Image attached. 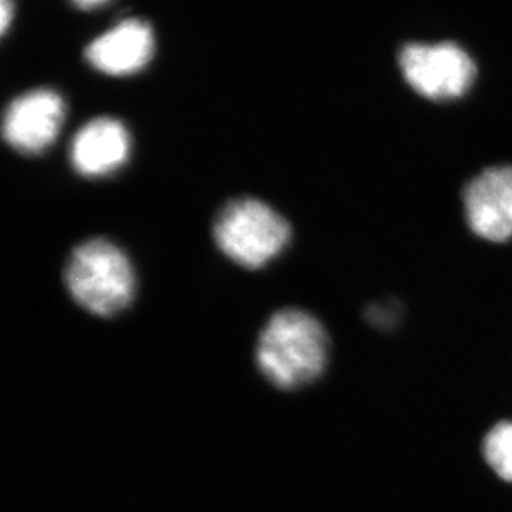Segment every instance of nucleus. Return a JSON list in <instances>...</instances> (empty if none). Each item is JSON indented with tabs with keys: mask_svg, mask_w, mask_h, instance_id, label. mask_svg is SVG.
<instances>
[{
	"mask_svg": "<svg viewBox=\"0 0 512 512\" xmlns=\"http://www.w3.org/2000/svg\"><path fill=\"white\" fill-rule=\"evenodd\" d=\"M105 5V2H78L77 7L78 9H97V7H103Z\"/></svg>",
	"mask_w": 512,
	"mask_h": 512,
	"instance_id": "11",
	"label": "nucleus"
},
{
	"mask_svg": "<svg viewBox=\"0 0 512 512\" xmlns=\"http://www.w3.org/2000/svg\"><path fill=\"white\" fill-rule=\"evenodd\" d=\"M330 342L320 320L307 310L285 307L269 317L256 345L257 367L281 390L314 383L329 362Z\"/></svg>",
	"mask_w": 512,
	"mask_h": 512,
	"instance_id": "1",
	"label": "nucleus"
},
{
	"mask_svg": "<svg viewBox=\"0 0 512 512\" xmlns=\"http://www.w3.org/2000/svg\"><path fill=\"white\" fill-rule=\"evenodd\" d=\"M85 60L98 72L126 77L140 72L155 55V34L143 19L128 17L85 47Z\"/></svg>",
	"mask_w": 512,
	"mask_h": 512,
	"instance_id": "7",
	"label": "nucleus"
},
{
	"mask_svg": "<svg viewBox=\"0 0 512 512\" xmlns=\"http://www.w3.org/2000/svg\"><path fill=\"white\" fill-rule=\"evenodd\" d=\"M130 131L113 116H97L75 133L70 143L73 170L87 178L116 173L130 158Z\"/></svg>",
	"mask_w": 512,
	"mask_h": 512,
	"instance_id": "8",
	"label": "nucleus"
},
{
	"mask_svg": "<svg viewBox=\"0 0 512 512\" xmlns=\"http://www.w3.org/2000/svg\"><path fill=\"white\" fill-rule=\"evenodd\" d=\"M0 9H2V32H5L7 30V27H9V20H10V14H12V10H14V5L9 4V2H2L0 4Z\"/></svg>",
	"mask_w": 512,
	"mask_h": 512,
	"instance_id": "10",
	"label": "nucleus"
},
{
	"mask_svg": "<svg viewBox=\"0 0 512 512\" xmlns=\"http://www.w3.org/2000/svg\"><path fill=\"white\" fill-rule=\"evenodd\" d=\"M469 228L488 241L512 237V166H491L476 174L463 191Z\"/></svg>",
	"mask_w": 512,
	"mask_h": 512,
	"instance_id": "6",
	"label": "nucleus"
},
{
	"mask_svg": "<svg viewBox=\"0 0 512 512\" xmlns=\"http://www.w3.org/2000/svg\"><path fill=\"white\" fill-rule=\"evenodd\" d=\"M398 60L406 82L431 100L461 97L476 78V63L455 42L406 44Z\"/></svg>",
	"mask_w": 512,
	"mask_h": 512,
	"instance_id": "4",
	"label": "nucleus"
},
{
	"mask_svg": "<svg viewBox=\"0 0 512 512\" xmlns=\"http://www.w3.org/2000/svg\"><path fill=\"white\" fill-rule=\"evenodd\" d=\"M484 458L494 473L512 483V423H499L484 440Z\"/></svg>",
	"mask_w": 512,
	"mask_h": 512,
	"instance_id": "9",
	"label": "nucleus"
},
{
	"mask_svg": "<svg viewBox=\"0 0 512 512\" xmlns=\"http://www.w3.org/2000/svg\"><path fill=\"white\" fill-rule=\"evenodd\" d=\"M63 281L70 297L98 317L120 314L135 299V269L125 251L105 237L73 247Z\"/></svg>",
	"mask_w": 512,
	"mask_h": 512,
	"instance_id": "2",
	"label": "nucleus"
},
{
	"mask_svg": "<svg viewBox=\"0 0 512 512\" xmlns=\"http://www.w3.org/2000/svg\"><path fill=\"white\" fill-rule=\"evenodd\" d=\"M216 246L237 266L259 269L274 261L290 242V224L261 199H231L213 223Z\"/></svg>",
	"mask_w": 512,
	"mask_h": 512,
	"instance_id": "3",
	"label": "nucleus"
},
{
	"mask_svg": "<svg viewBox=\"0 0 512 512\" xmlns=\"http://www.w3.org/2000/svg\"><path fill=\"white\" fill-rule=\"evenodd\" d=\"M65 120V102L54 88L20 93L7 105L2 121L4 140L22 155H40L54 145Z\"/></svg>",
	"mask_w": 512,
	"mask_h": 512,
	"instance_id": "5",
	"label": "nucleus"
}]
</instances>
